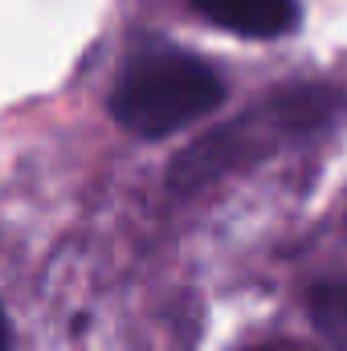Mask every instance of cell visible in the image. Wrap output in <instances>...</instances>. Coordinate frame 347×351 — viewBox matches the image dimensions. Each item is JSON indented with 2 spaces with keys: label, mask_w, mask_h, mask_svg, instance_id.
<instances>
[{
  "label": "cell",
  "mask_w": 347,
  "mask_h": 351,
  "mask_svg": "<svg viewBox=\"0 0 347 351\" xmlns=\"http://www.w3.org/2000/svg\"><path fill=\"white\" fill-rule=\"evenodd\" d=\"M311 315L327 335L347 339V282H327L311 290Z\"/></svg>",
  "instance_id": "obj_4"
},
{
  "label": "cell",
  "mask_w": 347,
  "mask_h": 351,
  "mask_svg": "<svg viewBox=\"0 0 347 351\" xmlns=\"http://www.w3.org/2000/svg\"><path fill=\"white\" fill-rule=\"evenodd\" d=\"M196 12H204L213 25L237 33V37H286L298 25V0H188Z\"/></svg>",
  "instance_id": "obj_3"
},
{
  "label": "cell",
  "mask_w": 347,
  "mask_h": 351,
  "mask_svg": "<svg viewBox=\"0 0 347 351\" xmlns=\"http://www.w3.org/2000/svg\"><path fill=\"white\" fill-rule=\"evenodd\" d=\"M331 114H335V94L327 86L282 90L270 102H258L237 123H225L213 135H204L196 147L180 152V160H176L172 172H168V184H172V192H180V196L184 192H196L200 184H208L217 176L261 160L278 139L307 135V131L323 127Z\"/></svg>",
  "instance_id": "obj_1"
},
{
  "label": "cell",
  "mask_w": 347,
  "mask_h": 351,
  "mask_svg": "<svg viewBox=\"0 0 347 351\" xmlns=\"http://www.w3.org/2000/svg\"><path fill=\"white\" fill-rule=\"evenodd\" d=\"M254 351H294V348H286V343H261V348H254Z\"/></svg>",
  "instance_id": "obj_6"
},
{
  "label": "cell",
  "mask_w": 347,
  "mask_h": 351,
  "mask_svg": "<svg viewBox=\"0 0 347 351\" xmlns=\"http://www.w3.org/2000/svg\"><path fill=\"white\" fill-rule=\"evenodd\" d=\"M0 351H8V319H4V311H0Z\"/></svg>",
  "instance_id": "obj_5"
},
{
  "label": "cell",
  "mask_w": 347,
  "mask_h": 351,
  "mask_svg": "<svg viewBox=\"0 0 347 351\" xmlns=\"http://www.w3.org/2000/svg\"><path fill=\"white\" fill-rule=\"evenodd\" d=\"M225 98L221 74L180 49H152L123 66L110 90V114L139 139H164L196 123Z\"/></svg>",
  "instance_id": "obj_2"
}]
</instances>
